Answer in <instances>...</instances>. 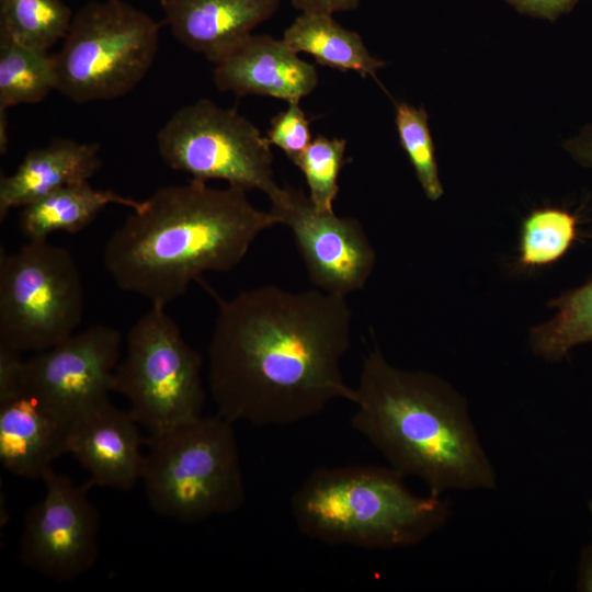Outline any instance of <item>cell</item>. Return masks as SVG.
Instances as JSON below:
<instances>
[{"instance_id": "24", "label": "cell", "mask_w": 592, "mask_h": 592, "mask_svg": "<svg viewBox=\"0 0 592 592\" xmlns=\"http://www.w3.org/2000/svg\"><path fill=\"white\" fill-rule=\"evenodd\" d=\"M395 125L401 148L411 163L425 196L439 201L444 187L440 178L435 146L423 107L407 102H395Z\"/></svg>"}, {"instance_id": "4", "label": "cell", "mask_w": 592, "mask_h": 592, "mask_svg": "<svg viewBox=\"0 0 592 592\" xmlns=\"http://www.w3.org/2000/svg\"><path fill=\"white\" fill-rule=\"evenodd\" d=\"M394 468L346 465L315 469L294 491L291 512L306 536L364 549L417 545L451 514L441 497L412 493Z\"/></svg>"}, {"instance_id": "25", "label": "cell", "mask_w": 592, "mask_h": 592, "mask_svg": "<svg viewBox=\"0 0 592 592\" xmlns=\"http://www.w3.org/2000/svg\"><path fill=\"white\" fill-rule=\"evenodd\" d=\"M346 141L318 135L292 162L305 177L309 198L319 210H333L340 191L339 177L345 163Z\"/></svg>"}, {"instance_id": "12", "label": "cell", "mask_w": 592, "mask_h": 592, "mask_svg": "<svg viewBox=\"0 0 592 592\" xmlns=\"http://www.w3.org/2000/svg\"><path fill=\"white\" fill-rule=\"evenodd\" d=\"M271 212L293 234L315 288L346 297L362 289L376 263V252L361 223L319 210L308 195L291 185L270 197Z\"/></svg>"}, {"instance_id": "19", "label": "cell", "mask_w": 592, "mask_h": 592, "mask_svg": "<svg viewBox=\"0 0 592 592\" xmlns=\"http://www.w3.org/2000/svg\"><path fill=\"white\" fill-rule=\"evenodd\" d=\"M282 39L297 54L311 55L319 65L354 71L362 78L377 79V71L386 65L368 52L358 33L329 14L300 13Z\"/></svg>"}, {"instance_id": "18", "label": "cell", "mask_w": 592, "mask_h": 592, "mask_svg": "<svg viewBox=\"0 0 592 592\" xmlns=\"http://www.w3.org/2000/svg\"><path fill=\"white\" fill-rule=\"evenodd\" d=\"M110 204L138 209L143 201L111 190L94 189L84 181L64 186L22 207L19 226L27 240H47L57 231L77 234L92 224Z\"/></svg>"}, {"instance_id": "22", "label": "cell", "mask_w": 592, "mask_h": 592, "mask_svg": "<svg viewBox=\"0 0 592 592\" xmlns=\"http://www.w3.org/2000/svg\"><path fill=\"white\" fill-rule=\"evenodd\" d=\"M72 16L61 0H0V36L48 52L65 38Z\"/></svg>"}, {"instance_id": "10", "label": "cell", "mask_w": 592, "mask_h": 592, "mask_svg": "<svg viewBox=\"0 0 592 592\" xmlns=\"http://www.w3.org/2000/svg\"><path fill=\"white\" fill-rule=\"evenodd\" d=\"M122 333L94 325L24 358L22 394L68 420L111 401L122 357Z\"/></svg>"}, {"instance_id": "13", "label": "cell", "mask_w": 592, "mask_h": 592, "mask_svg": "<svg viewBox=\"0 0 592 592\" xmlns=\"http://www.w3.org/2000/svg\"><path fill=\"white\" fill-rule=\"evenodd\" d=\"M140 425L112 401L71 421L67 454L89 475L88 485L128 491L141 480Z\"/></svg>"}, {"instance_id": "28", "label": "cell", "mask_w": 592, "mask_h": 592, "mask_svg": "<svg viewBox=\"0 0 592 592\" xmlns=\"http://www.w3.org/2000/svg\"><path fill=\"white\" fill-rule=\"evenodd\" d=\"M515 11L531 18L556 22L570 13L581 0H504ZM592 1V0H590Z\"/></svg>"}, {"instance_id": "14", "label": "cell", "mask_w": 592, "mask_h": 592, "mask_svg": "<svg viewBox=\"0 0 592 592\" xmlns=\"http://www.w3.org/2000/svg\"><path fill=\"white\" fill-rule=\"evenodd\" d=\"M214 65L216 88L239 96L263 95L299 103L319 83L312 64L282 38L267 34H251Z\"/></svg>"}, {"instance_id": "3", "label": "cell", "mask_w": 592, "mask_h": 592, "mask_svg": "<svg viewBox=\"0 0 592 592\" xmlns=\"http://www.w3.org/2000/svg\"><path fill=\"white\" fill-rule=\"evenodd\" d=\"M352 402L353 429L430 494L497 487L467 401L439 376L398 368L375 349L363 360Z\"/></svg>"}, {"instance_id": "30", "label": "cell", "mask_w": 592, "mask_h": 592, "mask_svg": "<svg viewBox=\"0 0 592 592\" xmlns=\"http://www.w3.org/2000/svg\"><path fill=\"white\" fill-rule=\"evenodd\" d=\"M362 0H291L292 5L300 13H318L332 15L337 12L355 10Z\"/></svg>"}, {"instance_id": "6", "label": "cell", "mask_w": 592, "mask_h": 592, "mask_svg": "<svg viewBox=\"0 0 592 592\" xmlns=\"http://www.w3.org/2000/svg\"><path fill=\"white\" fill-rule=\"evenodd\" d=\"M159 29L150 15L123 0L86 3L53 55L56 90L76 103L129 93L152 66Z\"/></svg>"}, {"instance_id": "8", "label": "cell", "mask_w": 592, "mask_h": 592, "mask_svg": "<svg viewBox=\"0 0 592 592\" xmlns=\"http://www.w3.org/2000/svg\"><path fill=\"white\" fill-rule=\"evenodd\" d=\"M84 289L66 248L27 240L0 253V345L41 352L72 335L82 321Z\"/></svg>"}, {"instance_id": "31", "label": "cell", "mask_w": 592, "mask_h": 592, "mask_svg": "<svg viewBox=\"0 0 592 592\" xmlns=\"http://www.w3.org/2000/svg\"><path fill=\"white\" fill-rule=\"evenodd\" d=\"M577 590L592 592V543L585 545L579 557Z\"/></svg>"}, {"instance_id": "26", "label": "cell", "mask_w": 592, "mask_h": 592, "mask_svg": "<svg viewBox=\"0 0 592 592\" xmlns=\"http://www.w3.org/2000/svg\"><path fill=\"white\" fill-rule=\"evenodd\" d=\"M266 138L271 146L278 147L292 161L312 141L310 119L297 102L272 117Z\"/></svg>"}, {"instance_id": "7", "label": "cell", "mask_w": 592, "mask_h": 592, "mask_svg": "<svg viewBox=\"0 0 592 592\" xmlns=\"http://www.w3.org/2000/svg\"><path fill=\"white\" fill-rule=\"evenodd\" d=\"M114 392L150 435L203 415V358L164 306L151 305L129 328L114 374Z\"/></svg>"}, {"instance_id": "2", "label": "cell", "mask_w": 592, "mask_h": 592, "mask_svg": "<svg viewBox=\"0 0 592 592\" xmlns=\"http://www.w3.org/2000/svg\"><path fill=\"white\" fill-rule=\"evenodd\" d=\"M281 225L247 191L191 179L158 189L110 236L105 269L116 286L167 306L207 272H228L266 229Z\"/></svg>"}, {"instance_id": "20", "label": "cell", "mask_w": 592, "mask_h": 592, "mask_svg": "<svg viewBox=\"0 0 592 592\" xmlns=\"http://www.w3.org/2000/svg\"><path fill=\"white\" fill-rule=\"evenodd\" d=\"M549 306L556 314L531 330L530 345L537 356L557 362L574 346L592 342V276L554 298Z\"/></svg>"}, {"instance_id": "23", "label": "cell", "mask_w": 592, "mask_h": 592, "mask_svg": "<svg viewBox=\"0 0 592 592\" xmlns=\"http://www.w3.org/2000/svg\"><path fill=\"white\" fill-rule=\"evenodd\" d=\"M578 236L576 215L562 207L543 206L522 220L519 238V264L536 270L559 261Z\"/></svg>"}, {"instance_id": "29", "label": "cell", "mask_w": 592, "mask_h": 592, "mask_svg": "<svg viewBox=\"0 0 592 592\" xmlns=\"http://www.w3.org/2000/svg\"><path fill=\"white\" fill-rule=\"evenodd\" d=\"M562 147L578 164L592 169V122L567 138Z\"/></svg>"}, {"instance_id": "15", "label": "cell", "mask_w": 592, "mask_h": 592, "mask_svg": "<svg viewBox=\"0 0 592 592\" xmlns=\"http://www.w3.org/2000/svg\"><path fill=\"white\" fill-rule=\"evenodd\" d=\"M281 0H160L175 39L213 64L271 19Z\"/></svg>"}, {"instance_id": "11", "label": "cell", "mask_w": 592, "mask_h": 592, "mask_svg": "<svg viewBox=\"0 0 592 592\" xmlns=\"http://www.w3.org/2000/svg\"><path fill=\"white\" fill-rule=\"evenodd\" d=\"M42 481L44 497L24 519L19 560L58 582L89 571L99 555L100 514L88 497L87 486L48 470Z\"/></svg>"}, {"instance_id": "9", "label": "cell", "mask_w": 592, "mask_h": 592, "mask_svg": "<svg viewBox=\"0 0 592 592\" xmlns=\"http://www.w3.org/2000/svg\"><path fill=\"white\" fill-rule=\"evenodd\" d=\"M157 148L168 167L194 180H223L269 198L280 189L266 136L235 109L209 99L174 112L157 134Z\"/></svg>"}, {"instance_id": "1", "label": "cell", "mask_w": 592, "mask_h": 592, "mask_svg": "<svg viewBox=\"0 0 592 592\" xmlns=\"http://www.w3.org/2000/svg\"><path fill=\"white\" fill-rule=\"evenodd\" d=\"M346 297L261 285L218 301L207 349L217 413L254 426L288 425L352 402L341 362L351 346Z\"/></svg>"}, {"instance_id": "17", "label": "cell", "mask_w": 592, "mask_h": 592, "mask_svg": "<svg viewBox=\"0 0 592 592\" xmlns=\"http://www.w3.org/2000/svg\"><path fill=\"white\" fill-rule=\"evenodd\" d=\"M96 143L54 138L30 150L16 170L0 180V221L12 208L24 207L70 184L89 181L102 166Z\"/></svg>"}, {"instance_id": "21", "label": "cell", "mask_w": 592, "mask_h": 592, "mask_svg": "<svg viewBox=\"0 0 592 592\" xmlns=\"http://www.w3.org/2000/svg\"><path fill=\"white\" fill-rule=\"evenodd\" d=\"M53 90H56L53 56L0 36V110L39 103Z\"/></svg>"}, {"instance_id": "32", "label": "cell", "mask_w": 592, "mask_h": 592, "mask_svg": "<svg viewBox=\"0 0 592 592\" xmlns=\"http://www.w3.org/2000/svg\"><path fill=\"white\" fill-rule=\"evenodd\" d=\"M589 511L592 513V499L588 502Z\"/></svg>"}, {"instance_id": "5", "label": "cell", "mask_w": 592, "mask_h": 592, "mask_svg": "<svg viewBox=\"0 0 592 592\" xmlns=\"http://www.w3.org/2000/svg\"><path fill=\"white\" fill-rule=\"evenodd\" d=\"M218 413L150 435L141 482L151 510L194 524L238 511L246 483L235 431Z\"/></svg>"}, {"instance_id": "27", "label": "cell", "mask_w": 592, "mask_h": 592, "mask_svg": "<svg viewBox=\"0 0 592 592\" xmlns=\"http://www.w3.org/2000/svg\"><path fill=\"white\" fill-rule=\"evenodd\" d=\"M22 353L0 345V403L22 395Z\"/></svg>"}, {"instance_id": "16", "label": "cell", "mask_w": 592, "mask_h": 592, "mask_svg": "<svg viewBox=\"0 0 592 592\" xmlns=\"http://www.w3.org/2000/svg\"><path fill=\"white\" fill-rule=\"evenodd\" d=\"M71 421L35 398L21 396L0 403V462L12 475L43 479L67 454Z\"/></svg>"}]
</instances>
